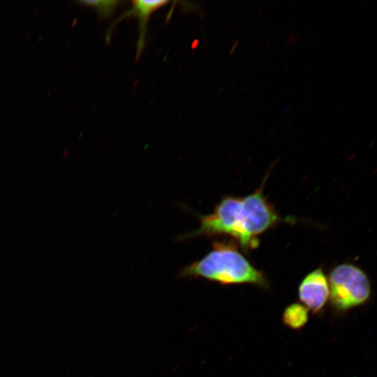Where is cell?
<instances>
[{"mask_svg":"<svg viewBox=\"0 0 377 377\" xmlns=\"http://www.w3.org/2000/svg\"><path fill=\"white\" fill-rule=\"evenodd\" d=\"M278 219L260 188L245 197L223 198L212 214L202 217L200 226L191 235H228L246 250L255 246L256 237Z\"/></svg>","mask_w":377,"mask_h":377,"instance_id":"6da1fadb","label":"cell"},{"mask_svg":"<svg viewBox=\"0 0 377 377\" xmlns=\"http://www.w3.org/2000/svg\"><path fill=\"white\" fill-rule=\"evenodd\" d=\"M184 277L203 278L222 285L251 283L266 288L268 281L239 252L231 246H215L198 261L183 269Z\"/></svg>","mask_w":377,"mask_h":377,"instance_id":"7a4b0ae2","label":"cell"},{"mask_svg":"<svg viewBox=\"0 0 377 377\" xmlns=\"http://www.w3.org/2000/svg\"><path fill=\"white\" fill-rule=\"evenodd\" d=\"M330 301L339 312L362 305L370 297L371 288L367 275L352 264H341L329 274Z\"/></svg>","mask_w":377,"mask_h":377,"instance_id":"3957f363","label":"cell"},{"mask_svg":"<svg viewBox=\"0 0 377 377\" xmlns=\"http://www.w3.org/2000/svg\"><path fill=\"white\" fill-rule=\"evenodd\" d=\"M299 299L313 313L324 307L330 297L328 279L321 268L309 273L298 289Z\"/></svg>","mask_w":377,"mask_h":377,"instance_id":"277c9868","label":"cell"},{"mask_svg":"<svg viewBox=\"0 0 377 377\" xmlns=\"http://www.w3.org/2000/svg\"><path fill=\"white\" fill-rule=\"evenodd\" d=\"M132 3V8L124 13L121 18L131 14L138 17L140 22V36L138 42L136 56L138 58L145 45L147 25L149 16L155 10L166 5L168 1L137 0L133 1Z\"/></svg>","mask_w":377,"mask_h":377,"instance_id":"5b68a950","label":"cell"},{"mask_svg":"<svg viewBox=\"0 0 377 377\" xmlns=\"http://www.w3.org/2000/svg\"><path fill=\"white\" fill-rule=\"evenodd\" d=\"M309 320V309L300 303H293L283 311L282 320L285 325L293 330L303 327Z\"/></svg>","mask_w":377,"mask_h":377,"instance_id":"8992f818","label":"cell"},{"mask_svg":"<svg viewBox=\"0 0 377 377\" xmlns=\"http://www.w3.org/2000/svg\"><path fill=\"white\" fill-rule=\"evenodd\" d=\"M80 3L96 8L103 16L110 15L115 9L118 1H83Z\"/></svg>","mask_w":377,"mask_h":377,"instance_id":"52a82bcc","label":"cell"},{"mask_svg":"<svg viewBox=\"0 0 377 377\" xmlns=\"http://www.w3.org/2000/svg\"><path fill=\"white\" fill-rule=\"evenodd\" d=\"M299 36L296 34H292L286 40V50L288 49L291 45H295L299 40Z\"/></svg>","mask_w":377,"mask_h":377,"instance_id":"ba28073f","label":"cell"},{"mask_svg":"<svg viewBox=\"0 0 377 377\" xmlns=\"http://www.w3.org/2000/svg\"><path fill=\"white\" fill-rule=\"evenodd\" d=\"M264 8V5H263L257 11L255 15V17L257 18L261 14L263 9Z\"/></svg>","mask_w":377,"mask_h":377,"instance_id":"9c48e42d","label":"cell"},{"mask_svg":"<svg viewBox=\"0 0 377 377\" xmlns=\"http://www.w3.org/2000/svg\"><path fill=\"white\" fill-rule=\"evenodd\" d=\"M271 41H272V38H269L267 39V41L266 43H265L266 45H268Z\"/></svg>","mask_w":377,"mask_h":377,"instance_id":"30bf717a","label":"cell"}]
</instances>
